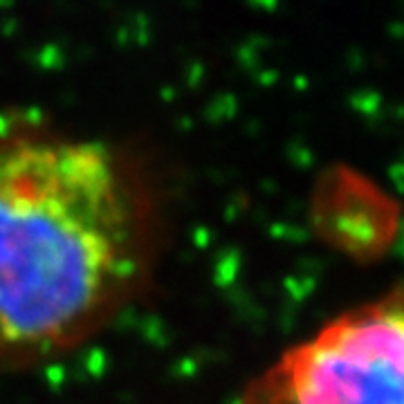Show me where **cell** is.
<instances>
[{
    "instance_id": "7a4b0ae2",
    "label": "cell",
    "mask_w": 404,
    "mask_h": 404,
    "mask_svg": "<svg viewBox=\"0 0 404 404\" xmlns=\"http://www.w3.org/2000/svg\"><path fill=\"white\" fill-rule=\"evenodd\" d=\"M242 404H404V299L326 323L265 368Z\"/></svg>"
},
{
    "instance_id": "6da1fadb",
    "label": "cell",
    "mask_w": 404,
    "mask_h": 404,
    "mask_svg": "<svg viewBox=\"0 0 404 404\" xmlns=\"http://www.w3.org/2000/svg\"><path fill=\"white\" fill-rule=\"evenodd\" d=\"M160 247L131 151L0 119V373L77 349L140 296Z\"/></svg>"
}]
</instances>
